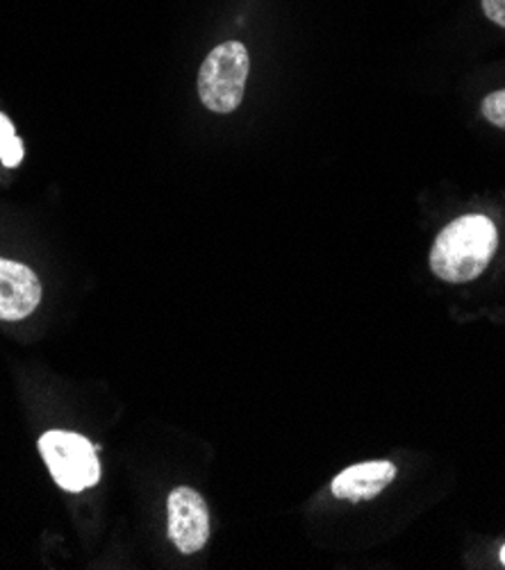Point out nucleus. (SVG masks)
<instances>
[{
	"instance_id": "obj_1",
	"label": "nucleus",
	"mask_w": 505,
	"mask_h": 570,
	"mask_svg": "<svg viewBox=\"0 0 505 570\" xmlns=\"http://www.w3.org/2000/svg\"><path fill=\"white\" fill-rule=\"evenodd\" d=\"M496 248L498 235L487 216H460L437 235L430 250V268L444 282H472L489 266Z\"/></svg>"
},
{
	"instance_id": "obj_2",
	"label": "nucleus",
	"mask_w": 505,
	"mask_h": 570,
	"mask_svg": "<svg viewBox=\"0 0 505 570\" xmlns=\"http://www.w3.org/2000/svg\"><path fill=\"white\" fill-rule=\"evenodd\" d=\"M251 57L242 41H223L207 57L198 71V98L216 114L235 111L246 91Z\"/></svg>"
},
{
	"instance_id": "obj_3",
	"label": "nucleus",
	"mask_w": 505,
	"mask_h": 570,
	"mask_svg": "<svg viewBox=\"0 0 505 570\" xmlns=\"http://www.w3.org/2000/svg\"><path fill=\"white\" fill-rule=\"evenodd\" d=\"M39 452L52 480L69 493H80L100 480L96 445L76 432L50 430L41 434Z\"/></svg>"
},
{
	"instance_id": "obj_4",
	"label": "nucleus",
	"mask_w": 505,
	"mask_h": 570,
	"mask_svg": "<svg viewBox=\"0 0 505 570\" xmlns=\"http://www.w3.org/2000/svg\"><path fill=\"white\" fill-rule=\"evenodd\" d=\"M168 539L183 554L198 552L210 539V511L203 495L190 487H178L168 495Z\"/></svg>"
},
{
	"instance_id": "obj_5",
	"label": "nucleus",
	"mask_w": 505,
	"mask_h": 570,
	"mask_svg": "<svg viewBox=\"0 0 505 570\" xmlns=\"http://www.w3.org/2000/svg\"><path fill=\"white\" fill-rule=\"evenodd\" d=\"M41 303V282L21 262L0 257V321H21Z\"/></svg>"
},
{
	"instance_id": "obj_6",
	"label": "nucleus",
	"mask_w": 505,
	"mask_h": 570,
	"mask_svg": "<svg viewBox=\"0 0 505 570\" xmlns=\"http://www.w3.org/2000/svg\"><path fill=\"white\" fill-rule=\"evenodd\" d=\"M397 478V466L391 462H365L344 469L332 480V493L340 500L362 502L376 498Z\"/></svg>"
},
{
	"instance_id": "obj_7",
	"label": "nucleus",
	"mask_w": 505,
	"mask_h": 570,
	"mask_svg": "<svg viewBox=\"0 0 505 570\" xmlns=\"http://www.w3.org/2000/svg\"><path fill=\"white\" fill-rule=\"evenodd\" d=\"M480 111H483V117H485L492 126L505 130V89L485 96V98H483V105H480Z\"/></svg>"
},
{
	"instance_id": "obj_8",
	"label": "nucleus",
	"mask_w": 505,
	"mask_h": 570,
	"mask_svg": "<svg viewBox=\"0 0 505 570\" xmlns=\"http://www.w3.org/2000/svg\"><path fill=\"white\" fill-rule=\"evenodd\" d=\"M0 159H3V164L8 168H14V166L21 164V159H23V141L17 135L12 139L0 144Z\"/></svg>"
},
{
	"instance_id": "obj_9",
	"label": "nucleus",
	"mask_w": 505,
	"mask_h": 570,
	"mask_svg": "<svg viewBox=\"0 0 505 570\" xmlns=\"http://www.w3.org/2000/svg\"><path fill=\"white\" fill-rule=\"evenodd\" d=\"M480 6L492 23L505 28V0H480Z\"/></svg>"
},
{
	"instance_id": "obj_10",
	"label": "nucleus",
	"mask_w": 505,
	"mask_h": 570,
	"mask_svg": "<svg viewBox=\"0 0 505 570\" xmlns=\"http://www.w3.org/2000/svg\"><path fill=\"white\" fill-rule=\"evenodd\" d=\"M12 137H14V126H12V121L6 117V114L0 111V144L12 139Z\"/></svg>"
},
{
	"instance_id": "obj_11",
	"label": "nucleus",
	"mask_w": 505,
	"mask_h": 570,
	"mask_svg": "<svg viewBox=\"0 0 505 570\" xmlns=\"http://www.w3.org/2000/svg\"><path fill=\"white\" fill-rule=\"evenodd\" d=\"M501 561H503V566H505V546L501 548Z\"/></svg>"
}]
</instances>
